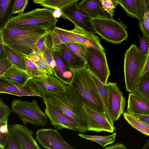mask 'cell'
Masks as SVG:
<instances>
[{
    "label": "cell",
    "mask_w": 149,
    "mask_h": 149,
    "mask_svg": "<svg viewBox=\"0 0 149 149\" xmlns=\"http://www.w3.org/2000/svg\"><path fill=\"white\" fill-rule=\"evenodd\" d=\"M49 29L38 26L0 29L5 45L24 57L35 49L37 44Z\"/></svg>",
    "instance_id": "1"
},
{
    "label": "cell",
    "mask_w": 149,
    "mask_h": 149,
    "mask_svg": "<svg viewBox=\"0 0 149 149\" xmlns=\"http://www.w3.org/2000/svg\"><path fill=\"white\" fill-rule=\"evenodd\" d=\"M69 84L84 102L101 113L106 118L102 99L87 67L74 70L72 79Z\"/></svg>",
    "instance_id": "2"
},
{
    "label": "cell",
    "mask_w": 149,
    "mask_h": 149,
    "mask_svg": "<svg viewBox=\"0 0 149 149\" xmlns=\"http://www.w3.org/2000/svg\"><path fill=\"white\" fill-rule=\"evenodd\" d=\"M50 99L65 114L88 131L84 109V102L68 84L66 90L57 95L43 94Z\"/></svg>",
    "instance_id": "3"
},
{
    "label": "cell",
    "mask_w": 149,
    "mask_h": 149,
    "mask_svg": "<svg viewBox=\"0 0 149 149\" xmlns=\"http://www.w3.org/2000/svg\"><path fill=\"white\" fill-rule=\"evenodd\" d=\"M147 56L143 54L136 45L126 51L124 58V71L126 89L130 93L136 90Z\"/></svg>",
    "instance_id": "4"
},
{
    "label": "cell",
    "mask_w": 149,
    "mask_h": 149,
    "mask_svg": "<svg viewBox=\"0 0 149 149\" xmlns=\"http://www.w3.org/2000/svg\"><path fill=\"white\" fill-rule=\"evenodd\" d=\"M57 21L52 10L48 8H37L12 16L3 28L38 26L49 29L56 26Z\"/></svg>",
    "instance_id": "5"
},
{
    "label": "cell",
    "mask_w": 149,
    "mask_h": 149,
    "mask_svg": "<svg viewBox=\"0 0 149 149\" xmlns=\"http://www.w3.org/2000/svg\"><path fill=\"white\" fill-rule=\"evenodd\" d=\"M91 21L96 33L108 42L119 44L127 38V27L121 21L97 18H92Z\"/></svg>",
    "instance_id": "6"
},
{
    "label": "cell",
    "mask_w": 149,
    "mask_h": 149,
    "mask_svg": "<svg viewBox=\"0 0 149 149\" xmlns=\"http://www.w3.org/2000/svg\"><path fill=\"white\" fill-rule=\"evenodd\" d=\"M11 107L12 112L18 115L24 125L29 124L44 127L48 124V117L36 99L30 102L14 99Z\"/></svg>",
    "instance_id": "7"
},
{
    "label": "cell",
    "mask_w": 149,
    "mask_h": 149,
    "mask_svg": "<svg viewBox=\"0 0 149 149\" xmlns=\"http://www.w3.org/2000/svg\"><path fill=\"white\" fill-rule=\"evenodd\" d=\"M46 108L45 113L51 124L57 130L68 129L82 133L87 132L71 118L63 113L49 98L42 94Z\"/></svg>",
    "instance_id": "8"
},
{
    "label": "cell",
    "mask_w": 149,
    "mask_h": 149,
    "mask_svg": "<svg viewBox=\"0 0 149 149\" xmlns=\"http://www.w3.org/2000/svg\"><path fill=\"white\" fill-rule=\"evenodd\" d=\"M86 63L89 71L106 84L110 75L105 51L86 47Z\"/></svg>",
    "instance_id": "9"
},
{
    "label": "cell",
    "mask_w": 149,
    "mask_h": 149,
    "mask_svg": "<svg viewBox=\"0 0 149 149\" xmlns=\"http://www.w3.org/2000/svg\"><path fill=\"white\" fill-rule=\"evenodd\" d=\"M61 11V17L71 22L75 27L88 33H96L91 22L92 18L78 8L77 2L63 8Z\"/></svg>",
    "instance_id": "10"
},
{
    "label": "cell",
    "mask_w": 149,
    "mask_h": 149,
    "mask_svg": "<svg viewBox=\"0 0 149 149\" xmlns=\"http://www.w3.org/2000/svg\"><path fill=\"white\" fill-rule=\"evenodd\" d=\"M36 138L43 148L49 149H74L62 138L57 130L42 128L36 131Z\"/></svg>",
    "instance_id": "11"
},
{
    "label": "cell",
    "mask_w": 149,
    "mask_h": 149,
    "mask_svg": "<svg viewBox=\"0 0 149 149\" xmlns=\"http://www.w3.org/2000/svg\"><path fill=\"white\" fill-rule=\"evenodd\" d=\"M31 81L42 94L57 95L65 91L67 88V85L54 74L34 77Z\"/></svg>",
    "instance_id": "12"
},
{
    "label": "cell",
    "mask_w": 149,
    "mask_h": 149,
    "mask_svg": "<svg viewBox=\"0 0 149 149\" xmlns=\"http://www.w3.org/2000/svg\"><path fill=\"white\" fill-rule=\"evenodd\" d=\"M84 109L88 125V131L97 132L102 131L113 133L115 128L101 113L84 103Z\"/></svg>",
    "instance_id": "13"
},
{
    "label": "cell",
    "mask_w": 149,
    "mask_h": 149,
    "mask_svg": "<svg viewBox=\"0 0 149 149\" xmlns=\"http://www.w3.org/2000/svg\"><path fill=\"white\" fill-rule=\"evenodd\" d=\"M110 111L114 121L118 120L124 112L125 98L116 83H107Z\"/></svg>",
    "instance_id": "14"
},
{
    "label": "cell",
    "mask_w": 149,
    "mask_h": 149,
    "mask_svg": "<svg viewBox=\"0 0 149 149\" xmlns=\"http://www.w3.org/2000/svg\"><path fill=\"white\" fill-rule=\"evenodd\" d=\"M9 132L17 141L21 149H40L33 136L34 133L26 126L19 124L8 125Z\"/></svg>",
    "instance_id": "15"
},
{
    "label": "cell",
    "mask_w": 149,
    "mask_h": 149,
    "mask_svg": "<svg viewBox=\"0 0 149 149\" xmlns=\"http://www.w3.org/2000/svg\"><path fill=\"white\" fill-rule=\"evenodd\" d=\"M62 30L65 34L72 38L76 42L86 47L95 48L105 51L98 37L94 34L87 33L75 27L70 30L63 29Z\"/></svg>",
    "instance_id": "16"
},
{
    "label": "cell",
    "mask_w": 149,
    "mask_h": 149,
    "mask_svg": "<svg viewBox=\"0 0 149 149\" xmlns=\"http://www.w3.org/2000/svg\"><path fill=\"white\" fill-rule=\"evenodd\" d=\"M0 93L10 94L19 97H42V94L36 88L31 80L24 86L14 85L0 80Z\"/></svg>",
    "instance_id": "17"
},
{
    "label": "cell",
    "mask_w": 149,
    "mask_h": 149,
    "mask_svg": "<svg viewBox=\"0 0 149 149\" xmlns=\"http://www.w3.org/2000/svg\"><path fill=\"white\" fill-rule=\"evenodd\" d=\"M0 80L17 86H24L31 79L27 71L15 64L0 77Z\"/></svg>",
    "instance_id": "18"
},
{
    "label": "cell",
    "mask_w": 149,
    "mask_h": 149,
    "mask_svg": "<svg viewBox=\"0 0 149 149\" xmlns=\"http://www.w3.org/2000/svg\"><path fill=\"white\" fill-rule=\"evenodd\" d=\"M51 49L53 51L57 52L63 61L74 70L87 67L86 63L64 44Z\"/></svg>",
    "instance_id": "19"
},
{
    "label": "cell",
    "mask_w": 149,
    "mask_h": 149,
    "mask_svg": "<svg viewBox=\"0 0 149 149\" xmlns=\"http://www.w3.org/2000/svg\"><path fill=\"white\" fill-rule=\"evenodd\" d=\"M77 7L91 18H112L103 8L100 0H82Z\"/></svg>",
    "instance_id": "20"
},
{
    "label": "cell",
    "mask_w": 149,
    "mask_h": 149,
    "mask_svg": "<svg viewBox=\"0 0 149 149\" xmlns=\"http://www.w3.org/2000/svg\"><path fill=\"white\" fill-rule=\"evenodd\" d=\"M53 53L56 63L55 70L56 75L65 84L68 85L72 79L74 70L63 61L57 52L53 51Z\"/></svg>",
    "instance_id": "21"
},
{
    "label": "cell",
    "mask_w": 149,
    "mask_h": 149,
    "mask_svg": "<svg viewBox=\"0 0 149 149\" xmlns=\"http://www.w3.org/2000/svg\"><path fill=\"white\" fill-rule=\"evenodd\" d=\"M126 111L132 114L149 115V104L134 93H130Z\"/></svg>",
    "instance_id": "22"
},
{
    "label": "cell",
    "mask_w": 149,
    "mask_h": 149,
    "mask_svg": "<svg viewBox=\"0 0 149 149\" xmlns=\"http://www.w3.org/2000/svg\"><path fill=\"white\" fill-rule=\"evenodd\" d=\"M89 72L97 88L104 104L106 118L111 124L114 126V121L112 117L109 107L107 84H103L94 75L90 72Z\"/></svg>",
    "instance_id": "23"
},
{
    "label": "cell",
    "mask_w": 149,
    "mask_h": 149,
    "mask_svg": "<svg viewBox=\"0 0 149 149\" xmlns=\"http://www.w3.org/2000/svg\"><path fill=\"white\" fill-rule=\"evenodd\" d=\"M16 0H0V29L3 28L13 14Z\"/></svg>",
    "instance_id": "24"
},
{
    "label": "cell",
    "mask_w": 149,
    "mask_h": 149,
    "mask_svg": "<svg viewBox=\"0 0 149 149\" xmlns=\"http://www.w3.org/2000/svg\"><path fill=\"white\" fill-rule=\"evenodd\" d=\"M133 93L149 104V70L141 76L136 90Z\"/></svg>",
    "instance_id": "25"
},
{
    "label": "cell",
    "mask_w": 149,
    "mask_h": 149,
    "mask_svg": "<svg viewBox=\"0 0 149 149\" xmlns=\"http://www.w3.org/2000/svg\"><path fill=\"white\" fill-rule=\"evenodd\" d=\"M27 56L46 74L55 75V72L49 65L40 51L35 49Z\"/></svg>",
    "instance_id": "26"
},
{
    "label": "cell",
    "mask_w": 149,
    "mask_h": 149,
    "mask_svg": "<svg viewBox=\"0 0 149 149\" xmlns=\"http://www.w3.org/2000/svg\"><path fill=\"white\" fill-rule=\"evenodd\" d=\"M123 114L125 119L132 127L141 133L149 136V124L127 112H124Z\"/></svg>",
    "instance_id": "27"
},
{
    "label": "cell",
    "mask_w": 149,
    "mask_h": 149,
    "mask_svg": "<svg viewBox=\"0 0 149 149\" xmlns=\"http://www.w3.org/2000/svg\"><path fill=\"white\" fill-rule=\"evenodd\" d=\"M117 134V133L114 132L110 135L107 136L89 135H84L82 134H79L78 135L86 139L96 142L102 147H105L114 143Z\"/></svg>",
    "instance_id": "28"
},
{
    "label": "cell",
    "mask_w": 149,
    "mask_h": 149,
    "mask_svg": "<svg viewBox=\"0 0 149 149\" xmlns=\"http://www.w3.org/2000/svg\"><path fill=\"white\" fill-rule=\"evenodd\" d=\"M119 5L130 17L138 19L137 0H117Z\"/></svg>",
    "instance_id": "29"
},
{
    "label": "cell",
    "mask_w": 149,
    "mask_h": 149,
    "mask_svg": "<svg viewBox=\"0 0 149 149\" xmlns=\"http://www.w3.org/2000/svg\"><path fill=\"white\" fill-rule=\"evenodd\" d=\"M79 0H46L40 4L41 6L46 8L55 10L62 9L63 8Z\"/></svg>",
    "instance_id": "30"
},
{
    "label": "cell",
    "mask_w": 149,
    "mask_h": 149,
    "mask_svg": "<svg viewBox=\"0 0 149 149\" xmlns=\"http://www.w3.org/2000/svg\"><path fill=\"white\" fill-rule=\"evenodd\" d=\"M7 56L13 64H15L26 70V62L24 57L18 54L7 46L4 45Z\"/></svg>",
    "instance_id": "31"
},
{
    "label": "cell",
    "mask_w": 149,
    "mask_h": 149,
    "mask_svg": "<svg viewBox=\"0 0 149 149\" xmlns=\"http://www.w3.org/2000/svg\"><path fill=\"white\" fill-rule=\"evenodd\" d=\"M26 65V70L32 78L46 76L47 74L31 60L27 56L24 57Z\"/></svg>",
    "instance_id": "32"
},
{
    "label": "cell",
    "mask_w": 149,
    "mask_h": 149,
    "mask_svg": "<svg viewBox=\"0 0 149 149\" xmlns=\"http://www.w3.org/2000/svg\"><path fill=\"white\" fill-rule=\"evenodd\" d=\"M64 44L86 63V55L85 46L77 42H68Z\"/></svg>",
    "instance_id": "33"
},
{
    "label": "cell",
    "mask_w": 149,
    "mask_h": 149,
    "mask_svg": "<svg viewBox=\"0 0 149 149\" xmlns=\"http://www.w3.org/2000/svg\"><path fill=\"white\" fill-rule=\"evenodd\" d=\"M40 51L42 52L49 65L55 72L56 63L54 57L53 51L52 49L46 45Z\"/></svg>",
    "instance_id": "34"
},
{
    "label": "cell",
    "mask_w": 149,
    "mask_h": 149,
    "mask_svg": "<svg viewBox=\"0 0 149 149\" xmlns=\"http://www.w3.org/2000/svg\"><path fill=\"white\" fill-rule=\"evenodd\" d=\"M12 112L11 109L0 98V124L8 123V118Z\"/></svg>",
    "instance_id": "35"
},
{
    "label": "cell",
    "mask_w": 149,
    "mask_h": 149,
    "mask_svg": "<svg viewBox=\"0 0 149 149\" xmlns=\"http://www.w3.org/2000/svg\"><path fill=\"white\" fill-rule=\"evenodd\" d=\"M105 10L113 18L114 15V9L118 6L117 0H100Z\"/></svg>",
    "instance_id": "36"
},
{
    "label": "cell",
    "mask_w": 149,
    "mask_h": 149,
    "mask_svg": "<svg viewBox=\"0 0 149 149\" xmlns=\"http://www.w3.org/2000/svg\"><path fill=\"white\" fill-rule=\"evenodd\" d=\"M139 27L148 42L149 49V12L144 14L143 23L139 24Z\"/></svg>",
    "instance_id": "37"
},
{
    "label": "cell",
    "mask_w": 149,
    "mask_h": 149,
    "mask_svg": "<svg viewBox=\"0 0 149 149\" xmlns=\"http://www.w3.org/2000/svg\"><path fill=\"white\" fill-rule=\"evenodd\" d=\"M5 149H21L16 140L9 132L6 134Z\"/></svg>",
    "instance_id": "38"
},
{
    "label": "cell",
    "mask_w": 149,
    "mask_h": 149,
    "mask_svg": "<svg viewBox=\"0 0 149 149\" xmlns=\"http://www.w3.org/2000/svg\"><path fill=\"white\" fill-rule=\"evenodd\" d=\"M13 65V63L7 56L6 58L0 59V77H1Z\"/></svg>",
    "instance_id": "39"
},
{
    "label": "cell",
    "mask_w": 149,
    "mask_h": 149,
    "mask_svg": "<svg viewBox=\"0 0 149 149\" xmlns=\"http://www.w3.org/2000/svg\"><path fill=\"white\" fill-rule=\"evenodd\" d=\"M28 0H16L13 13H21L24 11L28 4Z\"/></svg>",
    "instance_id": "40"
},
{
    "label": "cell",
    "mask_w": 149,
    "mask_h": 149,
    "mask_svg": "<svg viewBox=\"0 0 149 149\" xmlns=\"http://www.w3.org/2000/svg\"><path fill=\"white\" fill-rule=\"evenodd\" d=\"M139 46L138 47L141 53L143 55L147 56L149 53L148 45L147 41L144 35L139 38Z\"/></svg>",
    "instance_id": "41"
},
{
    "label": "cell",
    "mask_w": 149,
    "mask_h": 149,
    "mask_svg": "<svg viewBox=\"0 0 149 149\" xmlns=\"http://www.w3.org/2000/svg\"><path fill=\"white\" fill-rule=\"evenodd\" d=\"M6 141V134L0 132V148L1 149H5Z\"/></svg>",
    "instance_id": "42"
},
{
    "label": "cell",
    "mask_w": 149,
    "mask_h": 149,
    "mask_svg": "<svg viewBox=\"0 0 149 149\" xmlns=\"http://www.w3.org/2000/svg\"><path fill=\"white\" fill-rule=\"evenodd\" d=\"M45 35L40 39L38 42L36 46V49L41 51L42 49L46 45Z\"/></svg>",
    "instance_id": "43"
},
{
    "label": "cell",
    "mask_w": 149,
    "mask_h": 149,
    "mask_svg": "<svg viewBox=\"0 0 149 149\" xmlns=\"http://www.w3.org/2000/svg\"><path fill=\"white\" fill-rule=\"evenodd\" d=\"M126 148L125 145L120 143H117L104 148L106 149H126Z\"/></svg>",
    "instance_id": "44"
},
{
    "label": "cell",
    "mask_w": 149,
    "mask_h": 149,
    "mask_svg": "<svg viewBox=\"0 0 149 149\" xmlns=\"http://www.w3.org/2000/svg\"><path fill=\"white\" fill-rule=\"evenodd\" d=\"M132 115L138 119L142 120L149 124V115H142L136 114Z\"/></svg>",
    "instance_id": "45"
},
{
    "label": "cell",
    "mask_w": 149,
    "mask_h": 149,
    "mask_svg": "<svg viewBox=\"0 0 149 149\" xmlns=\"http://www.w3.org/2000/svg\"><path fill=\"white\" fill-rule=\"evenodd\" d=\"M0 132L7 134L9 132L8 123L0 124Z\"/></svg>",
    "instance_id": "46"
},
{
    "label": "cell",
    "mask_w": 149,
    "mask_h": 149,
    "mask_svg": "<svg viewBox=\"0 0 149 149\" xmlns=\"http://www.w3.org/2000/svg\"><path fill=\"white\" fill-rule=\"evenodd\" d=\"M149 70V53L147 55L146 61L141 74V76Z\"/></svg>",
    "instance_id": "47"
},
{
    "label": "cell",
    "mask_w": 149,
    "mask_h": 149,
    "mask_svg": "<svg viewBox=\"0 0 149 149\" xmlns=\"http://www.w3.org/2000/svg\"><path fill=\"white\" fill-rule=\"evenodd\" d=\"M143 149H149V139L147 141L142 148Z\"/></svg>",
    "instance_id": "48"
},
{
    "label": "cell",
    "mask_w": 149,
    "mask_h": 149,
    "mask_svg": "<svg viewBox=\"0 0 149 149\" xmlns=\"http://www.w3.org/2000/svg\"><path fill=\"white\" fill-rule=\"evenodd\" d=\"M46 0H33L35 3L40 4Z\"/></svg>",
    "instance_id": "49"
},
{
    "label": "cell",
    "mask_w": 149,
    "mask_h": 149,
    "mask_svg": "<svg viewBox=\"0 0 149 149\" xmlns=\"http://www.w3.org/2000/svg\"></svg>",
    "instance_id": "50"
}]
</instances>
